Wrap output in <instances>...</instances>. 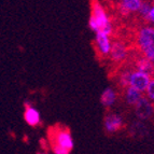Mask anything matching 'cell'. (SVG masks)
<instances>
[{
  "label": "cell",
  "instance_id": "obj_1",
  "mask_svg": "<svg viewBox=\"0 0 154 154\" xmlns=\"http://www.w3.org/2000/svg\"><path fill=\"white\" fill-rule=\"evenodd\" d=\"M50 144L52 152L55 154H68L75 148V140L67 127L55 126L50 129Z\"/></svg>",
  "mask_w": 154,
  "mask_h": 154
},
{
  "label": "cell",
  "instance_id": "obj_2",
  "mask_svg": "<svg viewBox=\"0 0 154 154\" xmlns=\"http://www.w3.org/2000/svg\"><path fill=\"white\" fill-rule=\"evenodd\" d=\"M88 27L92 31L103 30L112 36L113 25L108 12L99 0H92L91 2V15L88 18Z\"/></svg>",
  "mask_w": 154,
  "mask_h": 154
},
{
  "label": "cell",
  "instance_id": "obj_3",
  "mask_svg": "<svg viewBox=\"0 0 154 154\" xmlns=\"http://www.w3.org/2000/svg\"><path fill=\"white\" fill-rule=\"evenodd\" d=\"M136 46L143 56L154 63V27L142 26L137 30Z\"/></svg>",
  "mask_w": 154,
  "mask_h": 154
},
{
  "label": "cell",
  "instance_id": "obj_4",
  "mask_svg": "<svg viewBox=\"0 0 154 154\" xmlns=\"http://www.w3.org/2000/svg\"><path fill=\"white\" fill-rule=\"evenodd\" d=\"M152 77L146 72L137 69H128V86L137 88L140 92L144 93L151 81Z\"/></svg>",
  "mask_w": 154,
  "mask_h": 154
},
{
  "label": "cell",
  "instance_id": "obj_5",
  "mask_svg": "<svg viewBox=\"0 0 154 154\" xmlns=\"http://www.w3.org/2000/svg\"><path fill=\"white\" fill-rule=\"evenodd\" d=\"M95 33V49L97 53L103 57L109 56L112 46L111 35L103 30H98Z\"/></svg>",
  "mask_w": 154,
  "mask_h": 154
},
{
  "label": "cell",
  "instance_id": "obj_6",
  "mask_svg": "<svg viewBox=\"0 0 154 154\" xmlns=\"http://www.w3.org/2000/svg\"><path fill=\"white\" fill-rule=\"evenodd\" d=\"M128 56V48L124 42L120 40L112 41V46H111V51L109 57L113 63L116 64H121L125 62L126 58Z\"/></svg>",
  "mask_w": 154,
  "mask_h": 154
},
{
  "label": "cell",
  "instance_id": "obj_7",
  "mask_svg": "<svg viewBox=\"0 0 154 154\" xmlns=\"http://www.w3.org/2000/svg\"><path fill=\"white\" fill-rule=\"evenodd\" d=\"M123 118L118 113H108L103 119V128L109 134L118 133L123 128Z\"/></svg>",
  "mask_w": 154,
  "mask_h": 154
},
{
  "label": "cell",
  "instance_id": "obj_8",
  "mask_svg": "<svg viewBox=\"0 0 154 154\" xmlns=\"http://www.w3.org/2000/svg\"><path fill=\"white\" fill-rule=\"evenodd\" d=\"M134 107L136 116L141 120H148L154 114V103L146 97H142Z\"/></svg>",
  "mask_w": 154,
  "mask_h": 154
},
{
  "label": "cell",
  "instance_id": "obj_9",
  "mask_svg": "<svg viewBox=\"0 0 154 154\" xmlns=\"http://www.w3.org/2000/svg\"><path fill=\"white\" fill-rule=\"evenodd\" d=\"M25 110H24V121L28 126L37 127L41 124V114L37 108H35L29 101L24 103Z\"/></svg>",
  "mask_w": 154,
  "mask_h": 154
},
{
  "label": "cell",
  "instance_id": "obj_10",
  "mask_svg": "<svg viewBox=\"0 0 154 154\" xmlns=\"http://www.w3.org/2000/svg\"><path fill=\"white\" fill-rule=\"evenodd\" d=\"M141 2L142 0H120L119 10L124 15H128L129 13H137Z\"/></svg>",
  "mask_w": 154,
  "mask_h": 154
},
{
  "label": "cell",
  "instance_id": "obj_11",
  "mask_svg": "<svg viewBox=\"0 0 154 154\" xmlns=\"http://www.w3.org/2000/svg\"><path fill=\"white\" fill-rule=\"evenodd\" d=\"M134 68L140 71H143L149 73L152 78L154 77V63L150 60L149 58H146L143 55H140L138 58L135 59V64H134Z\"/></svg>",
  "mask_w": 154,
  "mask_h": 154
},
{
  "label": "cell",
  "instance_id": "obj_12",
  "mask_svg": "<svg viewBox=\"0 0 154 154\" xmlns=\"http://www.w3.org/2000/svg\"><path fill=\"white\" fill-rule=\"evenodd\" d=\"M118 100V94L112 88H107L100 95V103L105 108H111Z\"/></svg>",
  "mask_w": 154,
  "mask_h": 154
},
{
  "label": "cell",
  "instance_id": "obj_13",
  "mask_svg": "<svg viewBox=\"0 0 154 154\" xmlns=\"http://www.w3.org/2000/svg\"><path fill=\"white\" fill-rule=\"evenodd\" d=\"M143 97L142 96V92L138 91L137 88H133V86H126L125 93H124V98L127 105L129 106H135L139 100Z\"/></svg>",
  "mask_w": 154,
  "mask_h": 154
},
{
  "label": "cell",
  "instance_id": "obj_14",
  "mask_svg": "<svg viewBox=\"0 0 154 154\" xmlns=\"http://www.w3.org/2000/svg\"><path fill=\"white\" fill-rule=\"evenodd\" d=\"M151 8H152V5L149 2V1H143V0H142L141 5H140V8H139V10L137 13L140 15V17H142L144 20V18L146 17V15L149 14Z\"/></svg>",
  "mask_w": 154,
  "mask_h": 154
},
{
  "label": "cell",
  "instance_id": "obj_15",
  "mask_svg": "<svg viewBox=\"0 0 154 154\" xmlns=\"http://www.w3.org/2000/svg\"><path fill=\"white\" fill-rule=\"evenodd\" d=\"M144 93H146V98L150 99L154 103V77L151 79V81H150L149 85H148V88H146Z\"/></svg>",
  "mask_w": 154,
  "mask_h": 154
},
{
  "label": "cell",
  "instance_id": "obj_16",
  "mask_svg": "<svg viewBox=\"0 0 154 154\" xmlns=\"http://www.w3.org/2000/svg\"><path fill=\"white\" fill-rule=\"evenodd\" d=\"M146 22H149V23H153L154 24V5H152V8L150 10L149 14L146 15V17L144 18Z\"/></svg>",
  "mask_w": 154,
  "mask_h": 154
}]
</instances>
